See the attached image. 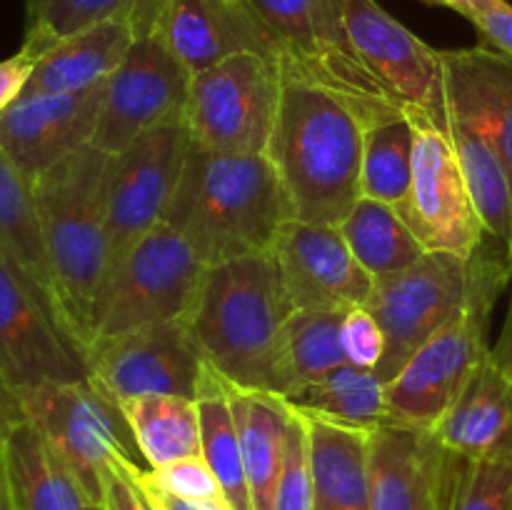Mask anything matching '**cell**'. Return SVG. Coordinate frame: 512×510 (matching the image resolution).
Instances as JSON below:
<instances>
[{"label": "cell", "mask_w": 512, "mask_h": 510, "mask_svg": "<svg viewBox=\"0 0 512 510\" xmlns=\"http://www.w3.org/2000/svg\"><path fill=\"white\" fill-rule=\"evenodd\" d=\"M338 228L358 263L375 280L410 268L428 253L418 243L398 208L380 200L358 198V203L348 210Z\"/></svg>", "instance_id": "cell-32"}, {"label": "cell", "mask_w": 512, "mask_h": 510, "mask_svg": "<svg viewBox=\"0 0 512 510\" xmlns=\"http://www.w3.org/2000/svg\"><path fill=\"white\" fill-rule=\"evenodd\" d=\"M143 475L153 485L178 495V498L198 500V503L228 505L223 488H220V483L215 480L210 465L205 463L203 453L193 455V458L173 460V463L160 465V468H145Z\"/></svg>", "instance_id": "cell-38"}, {"label": "cell", "mask_w": 512, "mask_h": 510, "mask_svg": "<svg viewBox=\"0 0 512 510\" xmlns=\"http://www.w3.org/2000/svg\"><path fill=\"white\" fill-rule=\"evenodd\" d=\"M148 468L203 453L198 400L180 395H145L120 403Z\"/></svg>", "instance_id": "cell-33"}, {"label": "cell", "mask_w": 512, "mask_h": 510, "mask_svg": "<svg viewBox=\"0 0 512 510\" xmlns=\"http://www.w3.org/2000/svg\"><path fill=\"white\" fill-rule=\"evenodd\" d=\"M15 395L23 418L43 435L98 505L110 465L148 468L120 405L105 398L90 380L40 383Z\"/></svg>", "instance_id": "cell-7"}, {"label": "cell", "mask_w": 512, "mask_h": 510, "mask_svg": "<svg viewBox=\"0 0 512 510\" xmlns=\"http://www.w3.org/2000/svg\"><path fill=\"white\" fill-rule=\"evenodd\" d=\"M293 313L368 305L375 278L358 263L338 225L288 220L273 250Z\"/></svg>", "instance_id": "cell-17"}, {"label": "cell", "mask_w": 512, "mask_h": 510, "mask_svg": "<svg viewBox=\"0 0 512 510\" xmlns=\"http://www.w3.org/2000/svg\"><path fill=\"white\" fill-rule=\"evenodd\" d=\"M445 510H512V458H460L450 453Z\"/></svg>", "instance_id": "cell-36"}, {"label": "cell", "mask_w": 512, "mask_h": 510, "mask_svg": "<svg viewBox=\"0 0 512 510\" xmlns=\"http://www.w3.org/2000/svg\"><path fill=\"white\" fill-rule=\"evenodd\" d=\"M85 363L90 383L118 405L145 395L195 400L208 368L183 318L93 340Z\"/></svg>", "instance_id": "cell-12"}, {"label": "cell", "mask_w": 512, "mask_h": 510, "mask_svg": "<svg viewBox=\"0 0 512 510\" xmlns=\"http://www.w3.org/2000/svg\"><path fill=\"white\" fill-rule=\"evenodd\" d=\"M365 118L333 90L283 73L273 160L295 220L338 225L360 198Z\"/></svg>", "instance_id": "cell-1"}, {"label": "cell", "mask_w": 512, "mask_h": 510, "mask_svg": "<svg viewBox=\"0 0 512 510\" xmlns=\"http://www.w3.org/2000/svg\"><path fill=\"white\" fill-rule=\"evenodd\" d=\"M23 3V43L43 55L63 38L110 18L130 20L138 38L155 33V25L168 0H23Z\"/></svg>", "instance_id": "cell-30"}, {"label": "cell", "mask_w": 512, "mask_h": 510, "mask_svg": "<svg viewBox=\"0 0 512 510\" xmlns=\"http://www.w3.org/2000/svg\"><path fill=\"white\" fill-rule=\"evenodd\" d=\"M283 95L278 60L243 53L190 78L185 123L195 145L223 155L268 153Z\"/></svg>", "instance_id": "cell-9"}, {"label": "cell", "mask_w": 512, "mask_h": 510, "mask_svg": "<svg viewBox=\"0 0 512 510\" xmlns=\"http://www.w3.org/2000/svg\"><path fill=\"white\" fill-rule=\"evenodd\" d=\"M193 138L185 118L155 125L128 148L110 155L105 178V223L110 265L168 215Z\"/></svg>", "instance_id": "cell-11"}, {"label": "cell", "mask_w": 512, "mask_h": 510, "mask_svg": "<svg viewBox=\"0 0 512 510\" xmlns=\"http://www.w3.org/2000/svg\"><path fill=\"white\" fill-rule=\"evenodd\" d=\"M413 175V128L403 110L365 123L360 198L398 208Z\"/></svg>", "instance_id": "cell-35"}, {"label": "cell", "mask_w": 512, "mask_h": 510, "mask_svg": "<svg viewBox=\"0 0 512 510\" xmlns=\"http://www.w3.org/2000/svg\"><path fill=\"white\" fill-rule=\"evenodd\" d=\"M345 33L355 58L395 105L443 103V50L430 48L378 0H345Z\"/></svg>", "instance_id": "cell-16"}, {"label": "cell", "mask_w": 512, "mask_h": 510, "mask_svg": "<svg viewBox=\"0 0 512 510\" xmlns=\"http://www.w3.org/2000/svg\"><path fill=\"white\" fill-rule=\"evenodd\" d=\"M490 360L498 365L500 373H503L512 383V293H510V305H508V318H505L503 330H500L498 343L490 348Z\"/></svg>", "instance_id": "cell-44"}, {"label": "cell", "mask_w": 512, "mask_h": 510, "mask_svg": "<svg viewBox=\"0 0 512 510\" xmlns=\"http://www.w3.org/2000/svg\"><path fill=\"white\" fill-rule=\"evenodd\" d=\"M155 33L190 75L258 53L280 63V45L248 0H168Z\"/></svg>", "instance_id": "cell-19"}, {"label": "cell", "mask_w": 512, "mask_h": 510, "mask_svg": "<svg viewBox=\"0 0 512 510\" xmlns=\"http://www.w3.org/2000/svg\"><path fill=\"white\" fill-rule=\"evenodd\" d=\"M308 425L313 510H373L370 433L303 415Z\"/></svg>", "instance_id": "cell-23"}, {"label": "cell", "mask_w": 512, "mask_h": 510, "mask_svg": "<svg viewBox=\"0 0 512 510\" xmlns=\"http://www.w3.org/2000/svg\"><path fill=\"white\" fill-rule=\"evenodd\" d=\"M420 3H428V5H440V8H450L455 13H460L463 18H468L478 5H483L485 0H420Z\"/></svg>", "instance_id": "cell-46"}, {"label": "cell", "mask_w": 512, "mask_h": 510, "mask_svg": "<svg viewBox=\"0 0 512 510\" xmlns=\"http://www.w3.org/2000/svg\"><path fill=\"white\" fill-rule=\"evenodd\" d=\"M0 380L13 393L88 380V363L28 275L0 248Z\"/></svg>", "instance_id": "cell-14"}, {"label": "cell", "mask_w": 512, "mask_h": 510, "mask_svg": "<svg viewBox=\"0 0 512 510\" xmlns=\"http://www.w3.org/2000/svg\"><path fill=\"white\" fill-rule=\"evenodd\" d=\"M103 85L78 93H25L0 115V148L33 183L75 150L93 145Z\"/></svg>", "instance_id": "cell-18"}, {"label": "cell", "mask_w": 512, "mask_h": 510, "mask_svg": "<svg viewBox=\"0 0 512 510\" xmlns=\"http://www.w3.org/2000/svg\"><path fill=\"white\" fill-rule=\"evenodd\" d=\"M448 465L433 428L385 420L370 433L373 510H445Z\"/></svg>", "instance_id": "cell-20"}, {"label": "cell", "mask_w": 512, "mask_h": 510, "mask_svg": "<svg viewBox=\"0 0 512 510\" xmlns=\"http://www.w3.org/2000/svg\"><path fill=\"white\" fill-rule=\"evenodd\" d=\"M413 128V175L398 213L425 250L473 255L488 240L463 168L435 110L403 108Z\"/></svg>", "instance_id": "cell-10"}, {"label": "cell", "mask_w": 512, "mask_h": 510, "mask_svg": "<svg viewBox=\"0 0 512 510\" xmlns=\"http://www.w3.org/2000/svg\"><path fill=\"white\" fill-rule=\"evenodd\" d=\"M445 90L488 128L512 170V58L488 48L443 50Z\"/></svg>", "instance_id": "cell-26"}, {"label": "cell", "mask_w": 512, "mask_h": 510, "mask_svg": "<svg viewBox=\"0 0 512 510\" xmlns=\"http://www.w3.org/2000/svg\"><path fill=\"white\" fill-rule=\"evenodd\" d=\"M340 345H343L345 360L358 368L378 370L385 355V333L378 318L365 305L348 308L340 323Z\"/></svg>", "instance_id": "cell-39"}, {"label": "cell", "mask_w": 512, "mask_h": 510, "mask_svg": "<svg viewBox=\"0 0 512 510\" xmlns=\"http://www.w3.org/2000/svg\"><path fill=\"white\" fill-rule=\"evenodd\" d=\"M5 465L18 510H103L28 420L10 430Z\"/></svg>", "instance_id": "cell-27"}, {"label": "cell", "mask_w": 512, "mask_h": 510, "mask_svg": "<svg viewBox=\"0 0 512 510\" xmlns=\"http://www.w3.org/2000/svg\"><path fill=\"white\" fill-rule=\"evenodd\" d=\"M290 315L278 265L260 253L208 265L183 320L205 363L230 385L275 393L278 340Z\"/></svg>", "instance_id": "cell-4"}, {"label": "cell", "mask_w": 512, "mask_h": 510, "mask_svg": "<svg viewBox=\"0 0 512 510\" xmlns=\"http://www.w3.org/2000/svg\"><path fill=\"white\" fill-rule=\"evenodd\" d=\"M40 60V53L30 45H20L18 53H13L10 58L0 60V115L25 93L30 83V75H33L35 63Z\"/></svg>", "instance_id": "cell-42"}, {"label": "cell", "mask_w": 512, "mask_h": 510, "mask_svg": "<svg viewBox=\"0 0 512 510\" xmlns=\"http://www.w3.org/2000/svg\"><path fill=\"white\" fill-rule=\"evenodd\" d=\"M293 208L268 153L223 155L190 143L163 223L173 225L205 265L273 250Z\"/></svg>", "instance_id": "cell-2"}, {"label": "cell", "mask_w": 512, "mask_h": 510, "mask_svg": "<svg viewBox=\"0 0 512 510\" xmlns=\"http://www.w3.org/2000/svg\"><path fill=\"white\" fill-rule=\"evenodd\" d=\"M248 5L278 40L285 75L333 90L360 110L365 123L403 110L350 50L345 0H248Z\"/></svg>", "instance_id": "cell-8"}, {"label": "cell", "mask_w": 512, "mask_h": 510, "mask_svg": "<svg viewBox=\"0 0 512 510\" xmlns=\"http://www.w3.org/2000/svg\"><path fill=\"white\" fill-rule=\"evenodd\" d=\"M510 280L512 253L490 238L473 255L428 250L410 268L375 280L365 308L385 333L378 378L388 383L425 340L480 300L500 298Z\"/></svg>", "instance_id": "cell-5"}, {"label": "cell", "mask_w": 512, "mask_h": 510, "mask_svg": "<svg viewBox=\"0 0 512 510\" xmlns=\"http://www.w3.org/2000/svg\"><path fill=\"white\" fill-rule=\"evenodd\" d=\"M0 248L28 275V280L35 285L50 313L68 333L63 313H60L48 250H45L33 183L20 173L18 165L5 155L3 148H0Z\"/></svg>", "instance_id": "cell-28"}, {"label": "cell", "mask_w": 512, "mask_h": 510, "mask_svg": "<svg viewBox=\"0 0 512 510\" xmlns=\"http://www.w3.org/2000/svg\"><path fill=\"white\" fill-rule=\"evenodd\" d=\"M435 115L443 123L463 168L485 235L512 253V170L478 115L445 90Z\"/></svg>", "instance_id": "cell-21"}, {"label": "cell", "mask_w": 512, "mask_h": 510, "mask_svg": "<svg viewBox=\"0 0 512 510\" xmlns=\"http://www.w3.org/2000/svg\"><path fill=\"white\" fill-rule=\"evenodd\" d=\"M285 403L310 418H323L348 428L373 430L388 420L385 383L375 370L350 363L290 393Z\"/></svg>", "instance_id": "cell-31"}, {"label": "cell", "mask_w": 512, "mask_h": 510, "mask_svg": "<svg viewBox=\"0 0 512 510\" xmlns=\"http://www.w3.org/2000/svg\"><path fill=\"white\" fill-rule=\"evenodd\" d=\"M498 298H485L425 340L385 383L390 423L435 428L470 375L490 355L488 330Z\"/></svg>", "instance_id": "cell-13"}, {"label": "cell", "mask_w": 512, "mask_h": 510, "mask_svg": "<svg viewBox=\"0 0 512 510\" xmlns=\"http://www.w3.org/2000/svg\"><path fill=\"white\" fill-rule=\"evenodd\" d=\"M448 453L460 458H512V383L488 358L433 428Z\"/></svg>", "instance_id": "cell-22"}, {"label": "cell", "mask_w": 512, "mask_h": 510, "mask_svg": "<svg viewBox=\"0 0 512 510\" xmlns=\"http://www.w3.org/2000/svg\"><path fill=\"white\" fill-rule=\"evenodd\" d=\"M108 165L105 150L85 145L33 180L60 313L83 355L93 335L95 300L110 268L105 223Z\"/></svg>", "instance_id": "cell-3"}, {"label": "cell", "mask_w": 512, "mask_h": 510, "mask_svg": "<svg viewBox=\"0 0 512 510\" xmlns=\"http://www.w3.org/2000/svg\"><path fill=\"white\" fill-rule=\"evenodd\" d=\"M228 393L253 510H273V493L288 448L293 408L270 390H250L228 383Z\"/></svg>", "instance_id": "cell-25"}, {"label": "cell", "mask_w": 512, "mask_h": 510, "mask_svg": "<svg viewBox=\"0 0 512 510\" xmlns=\"http://www.w3.org/2000/svg\"><path fill=\"white\" fill-rule=\"evenodd\" d=\"M190 78L158 33L135 38L123 63L105 80L95 148L115 155L155 125L185 118Z\"/></svg>", "instance_id": "cell-15"}, {"label": "cell", "mask_w": 512, "mask_h": 510, "mask_svg": "<svg viewBox=\"0 0 512 510\" xmlns=\"http://www.w3.org/2000/svg\"><path fill=\"white\" fill-rule=\"evenodd\" d=\"M195 400H198L200 443H203L205 463L210 465L215 480L223 488L230 510H253L243 450H240L238 428H235L233 408H230L228 383L210 365L205 368Z\"/></svg>", "instance_id": "cell-34"}, {"label": "cell", "mask_w": 512, "mask_h": 510, "mask_svg": "<svg viewBox=\"0 0 512 510\" xmlns=\"http://www.w3.org/2000/svg\"><path fill=\"white\" fill-rule=\"evenodd\" d=\"M135 38L138 33L125 18L103 20L63 38L40 55L25 93H78L103 85Z\"/></svg>", "instance_id": "cell-24"}, {"label": "cell", "mask_w": 512, "mask_h": 510, "mask_svg": "<svg viewBox=\"0 0 512 510\" xmlns=\"http://www.w3.org/2000/svg\"><path fill=\"white\" fill-rule=\"evenodd\" d=\"M0 510H18L15 508L13 488H10L8 465H5V445L0 448Z\"/></svg>", "instance_id": "cell-45"}, {"label": "cell", "mask_w": 512, "mask_h": 510, "mask_svg": "<svg viewBox=\"0 0 512 510\" xmlns=\"http://www.w3.org/2000/svg\"><path fill=\"white\" fill-rule=\"evenodd\" d=\"M23 408H20V400L8 385L0 380V448L8 440L10 430L15 428L18 423H23Z\"/></svg>", "instance_id": "cell-43"}, {"label": "cell", "mask_w": 512, "mask_h": 510, "mask_svg": "<svg viewBox=\"0 0 512 510\" xmlns=\"http://www.w3.org/2000/svg\"><path fill=\"white\" fill-rule=\"evenodd\" d=\"M273 510H313V475H310L308 425L293 408L283 468L273 493Z\"/></svg>", "instance_id": "cell-37"}, {"label": "cell", "mask_w": 512, "mask_h": 510, "mask_svg": "<svg viewBox=\"0 0 512 510\" xmlns=\"http://www.w3.org/2000/svg\"><path fill=\"white\" fill-rule=\"evenodd\" d=\"M205 270L208 265L173 225H155L108 268L95 300L90 343L185 318L198 298Z\"/></svg>", "instance_id": "cell-6"}, {"label": "cell", "mask_w": 512, "mask_h": 510, "mask_svg": "<svg viewBox=\"0 0 512 510\" xmlns=\"http://www.w3.org/2000/svg\"><path fill=\"white\" fill-rule=\"evenodd\" d=\"M480 43L512 58V5L508 0H485L468 15Z\"/></svg>", "instance_id": "cell-40"}, {"label": "cell", "mask_w": 512, "mask_h": 510, "mask_svg": "<svg viewBox=\"0 0 512 510\" xmlns=\"http://www.w3.org/2000/svg\"><path fill=\"white\" fill-rule=\"evenodd\" d=\"M103 510H155L145 493L140 490L138 480L130 473V465H110L103 475V495H100Z\"/></svg>", "instance_id": "cell-41"}, {"label": "cell", "mask_w": 512, "mask_h": 510, "mask_svg": "<svg viewBox=\"0 0 512 510\" xmlns=\"http://www.w3.org/2000/svg\"><path fill=\"white\" fill-rule=\"evenodd\" d=\"M345 310H303L285 320L275 358V395L288 398L345 365L340 323Z\"/></svg>", "instance_id": "cell-29"}]
</instances>
